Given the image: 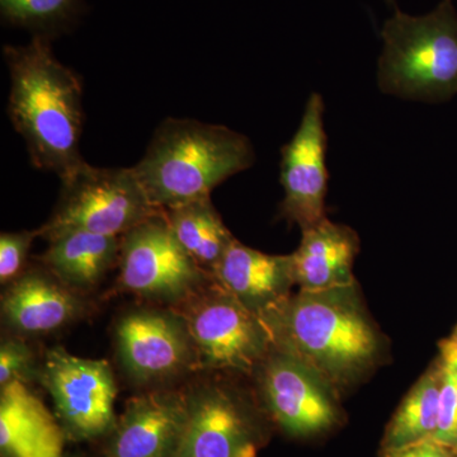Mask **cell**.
I'll return each instance as SVG.
<instances>
[{
  "mask_svg": "<svg viewBox=\"0 0 457 457\" xmlns=\"http://www.w3.org/2000/svg\"><path fill=\"white\" fill-rule=\"evenodd\" d=\"M385 457H411V453H408L407 450H396V451H387L386 455Z\"/></svg>",
  "mask_w": 457,
  "mask_h": 457,
  "instance_id": "obj_27",
  "label": "cell"
},
{
  "mask_svg": "<svg viewBox=\"0 0 457 457\" xmlns=\"http://www.w3.org/2000/svg\"><path fill=\"white\" fill-rule=\"evenodd\" d=\"M432 440L457 450V371L445 363L442 365L437 429Z\"/></svg>",
  "mask_w": 457,
  "mask_h": 457,
  "instance_id": "obj_22",
  "label": "cell"
},
{
  "mask_svg": "<svg viewBox=\"0 0 457 457\" xmlns=\"http://www.w3.org/2000/svg\"><path fill=\"white\" fill-rule=\"evenodd\" d=\"M248 137L221 125L167 119L132 167L150 203L161 210L210 198L212 189L254 164Z\"/></svg>",
  "mask_w": 457,
  "mask_h": 457,
  "instance_id": "obj_3",
  "label": "cell"
},
{
  "mask_svg": "<svg viewBox=\"0 0 457 457\" xmlns=\"http://www.w3.org/2000/svg\"><path fill=\"white\" fill-rule=\"evenodd\" d=\"M42 263L71 290L86 291L104 278L119 260L121 237L68 230L49 239Z\"/></svg>",
  "mask_w": 457,
  "mask_h": 457,
  "instance_id": "obj_18",
  "label": "cell"
},
{
  "mask_svg": "<svg viewBox=\"0 0 457 457\" xmlns=\"http://www.w3.org/2000/svg\"><path fill=\"white\" fill-rule=\"evenodd\" d=\"M0 447L9 457H62V429L20 381L2 387Z\"/></svg>",
  "mask_w": 457,
  "mask_h": 457,
  "instance_id": "obj_16",
  "label": "cell"
},
{
  "mask_svg": "<svg viewBox=\"0 0 457 457\" xmlns=\"http://www.w3.org/2000/svg\"><path fill=\"white\" fill-rule=\"evenodd\" d=\"M82 0H0L2 17L9 25L35 31H55L71 22Z\"/></svg>",
  "mask_w": 457,
  "mask_h": 457,
  "instance_id": "obj_21",
  "label": "cell"
},
{
  "mask_svg": "<svg viewBox=\"0 0 457 457\" xmlns=\"http://www.w3.org/2000/svg\"><path fill=\"white\" fill-rule=\"evenodd\" d=\"M378 60L381 92L422 102H446L457 93V13L444 0L426 16L396 9L385 22Z\"/></svg>",
  "mask_w": 457,
  "mask_h": 457,
  "instance_id": "obj_4",
  "label": "cell"
},
{
  "mask_svg": "<svg viewBox=\"0 0 457 457\" xmlns=\"http://www.w3.org/2000/svg\"><path fill=\"white\" fill-rule=\"evenodd\" d=\"M38 230L3 233L0 237V281L8 284L20 278L27 254Z\"/></svg>",
  "mask_w": 457,
  "mask_h": 457,
  "instance_id": "obj_23",
  "label": "cell"
},
{
  "mask_svg": "<svg viewBox=\"0 0 457 457\" xmlns=\"http://www.w3.org/2000/svg\"><path fill=\"white\" fill-rule=\"evenodd\" d=\"M411 457H455L453 449L445 446L440 442L427 438V440L417 442L411 446L405 447Z\"/></svg>",
  "mask_w": 457,
  "mask_h": 457,
  "instance_id": "obj_25",
  "label": "cell"
},
{
  "mask_svg": "<svg viewBox=\"0 0 457 457\" xmlns=\"http://www.w3.org/2000/svg\"><path fill=\"white\" fill-rule=\"evenodd\" d=\"M246 309L261 317L278 305L294 285L290 255H270L234 240L212 272Z\"/></svg>",
  "mask_w": 457,
  "mask_h": 457,
  "instance_id": "obj_14",
  "label": "cell"
},
{
  "mask_svg": "<svg viewBox=\"0 0 457 457\" xmlns=\"http://www.w3.org/2000/svg\"><path fill=\"white\" fill-rule=\"evenodd\" d=\"M281 155V216L303 230L315 227L327 219L328 186L324 101L318 93H312L306 102L299 129Z\"/></svg>",
  "mask_w": 457,
  "mask_h": 457,
  "instance_id": "obj_9",
  "label": "cell"
},
{
  "mask_svg": "<svg viewBox=\"0 0 457 457\" xmlns=\"http://www.w3.org/2000/svg\"><path fill=\"white\" fill-rule=\"evenodd\" d=\"M188 400V422L179 457H254L245 420L227 393L204 387Z\"/></svg>",
  "mask_w": 457,
  "mask_h": 457,
  "instance_id": "obj_13",
  "label": "cell"
},
{
  "mask_svg": "<svg viewBox=\"0 0 457 457\" xmlns=\"http://www.w3.org/2000/svg\"><path fill=\"white\" fill-rule=\"evenodd\" d=\"M442 360L445 365L450 366L457 371V341L449 339L441 345Z\"/></svg>",
  "mask_w": 457,
  "mask_h": 457,
  "instance_id": "obj_26",
  "label": "cell"
},
{
  "mask_svg": "<svg viewBox=\"0 0 457 457\" xmlns=\"http://www.w3.org/2000/svg\"><path fill=\"white\" fill-rule=\"evenodd\" d=\"M387 3H390V4H393L394 2H395V0H386Z\"/></svg>",
  "mask_w": 457,
  "mask_h": 457,
  "instance_id": "obj_29",
  "label": "cell"
},
{
  "mask_svg": "<svg viewBox=\"0 0 457 457\" xmlns=\"http://www.w3.org/2000/svg\"><path fill=\"white\" fill-rule=\"evenodd\" d=\"M3 314L14 329L49 333L73 320L79 302L62 282L40 270L20 276L3 296Z\"/></svg>",
  "mask_w": 457,
  "mask_h": 457,
  "instance_id": "obj_17",
  "label": "cell"
},
{
  "mask_svg": "<svg viewBox=\"0 0 457 457\" xmlns=\"http://www.w3.org/2000/svg\"><path fill=\"white\" fill-rule=\"evenodd\" d=\"M441 384L442 368L433 370L418 381L387 428V451L405 449L433 437L437 429Z\"/></svg>",
  "mask_w": 457,
  "mask_h": 457,
  "instance_id": "obj_20",
  "label": "cell"
},
{
  "mask_svg": "<svg viewBox=\"0 0 457 457\" xmlns=\"http://www.w3.org/2000/svg\"><path fill=\"white\" fill-rule=\"evenodd\" d=\"M453 339H455V341H457V328L455 333H453Z\"/></svg>",
  "mask_w": 457,
  "mask_h": 457,
  "instance_id": "obj_28",
  "label": "cell"
},
{
  "mask_svg": "<svg viewBox=\"0 0 457 457\" xmlns=\"http://www.w3.org/2000/svg\"><path fill=\"white\" fill-rule=\"evenodd\" d=\"M33 353L20 339H8L0 347V385L29 383L32 378Z\"/></svg>",
  "mask_w": 457,
  "mask_h": 457,
  "instance_id": "obj_24",
  "label": "cell"
},
{
  "mask_svg": "<svg viewBox=\"0 0 457 457\" xmlns=\"http://www.w3.org/2000/svg\"><path fill=\"white\" fill-rule=\"evenodd\" d=\"M38 376L69 431L90 438L112 426L117 390L106 361L80 359L64 348H54Z\"/></svg>",
  "mask_w": 457,
  "mask_h": 457,
  "instance_id": "obj_8",
  "label": "cell"
},
{
  "mask_svg": "<svg viewBox=\"0 0 457 457\" xmlns=\"http://www.w3.org/2000/svg\"><path fill=\"white\" fill-rule=\"evenodd\" d=\"M262 389L273 417L288 432L312 435L335 423L321 378L293 357L275 352L264 361Z\"/></svg>",
  "mask_w": 457,
  "mask_h": 457,
  "instance_id": "obj_11",
  "label": "cell"
},
{
  "mask_svg": "<svg viewBox=\"0 0 457 457\" xmlns=\"http://www.w3.org/2000/svg\"><path fill=\"white\" fill-rule=\"evenodd\" d=\"M62 197L38 236L68 230L121 237L163 212L150 203L132 168H96L83 162L62 179Z\"/></svg>",
  "mask_w": 457,
  "mask_h": 457,
  "instance_id": "obj_5",
  "label": "cell"
},
{
  "mask_svg": "<svg viewBox=\"0 0 457 457\" xmlns=\"http://www.w3.org/2000/svg\"><path fill=\"white\" fill-rule=\"evenodd\" d=\"M359 239L350 228L323 220L303 230L299 248L290 254L294 284L302 291H324L353 284L352 264Z\"/></svg>",
  "mask_w": 457,
  "mask_h": 457,
  "instance_id": "obj_15",
  "label": "cell"
},
{
  "mask_svg": "<svg viewBox=\"0 0 457 457\" xmlns=\"http://www.w3.org/2000/svg\"><path fill=\"white\" fill-rule=\"evenodd\" d=\"M116 341L123 368L137 383L168 380L198 365L187 328L174 312L125 315L117 324Z\"/></svg>",
  "mask_w": 457,
  "mask_h": 457,
  "instance_id": "obj_10",
  "label": "cell"
},
{
  "mask_svg": "<svg viewBox=\"0 0 457 457\" xmlns=\"http://www.w3.org/2000/svg\"><path fill=\"white\" fill-rule=\"evenodd\" d=\"M120 284L146 299L176 305L212 278L179 245L164 212L121 237Z\"/></svg>",
  "mask_w": 457,
  "mask_h": 457,
  "instance_id": "obj_7",
  "label": "cell"
},
{
  "mask_svg": "<svg viewBox=\"0 0 457 457\" xmlns=\"http://www.w3.org/2000/svg\"><path fill=\"white\" fill-rule=\"evenodd\" d=\"M270 348L329 383H342L372 362L378 338L352 286L300 291L262 314Z\"/></svg>",
  "mask_w": 457,
  "mask_h": 457,
  "instance_id": "obj_2",
  "label": "cell"
},
{
  "mask_svg": "<svg viewBox=\"0 0 457 457\" xmlns=\"http://www.w3.org/2000/svg\"><path fill=\"white\" fill-rule=\"evenodd\" d=\"M173 306L187 328L198 363L206 368L251 372L269 353L260 317L213 278L212 285L204 282Z\"/></svg>",
  "mask_w": 457,
  "mask_h": 457,
  "instance_id": "obj_6",
  "label": "cell"
},
{
  "mask_svg": "<svg viewBox=\"0 0 457 457\" xmlns=\"http://www.w3.org/2000/svg\"><path fill=\"white\" fill-rule=\"evenodd\" d=\"M11 74L8 116L22 135L32 164L64 179L83 163L82 83L51 51L46 36L27 46H4Z\"/></svg>",
  "mask_w": 457,
  "mask_h": 457,
  "instance_id": "obj_1",
  "label": "cell"
},
{
  "mask_svg": "<svg viewBox=\"0 0 457 457\" xmlns=\"http://www.w3.org/2000/svg\"><path fill=\"white\" fill-rule=\"evenodd\" d=\"M165 218L182 248L201 270L212 276L234 237L216 212L212 198L164 210Z\"/></svg>",
  "mask_w": 457,
  "mask_h": 457,
  "instance_id": "obj_19",
  "label": "cell"
},
{
  "mask_svg": "<svg viewBox=\"0 0 457 457\" xmlns=\"http://www.w3.org/2000/svg\"><path fill=\"white\" fill-rule=\"evenodd\" d=\"M188 416V396L149 393L132 398L114 433L111 457H179Z\"/></svg>",
  "mask_w": 457,
  "mask_h": 457,
  "instance_id": "obj_12",
  "label": "cell"
}]
</instances>
